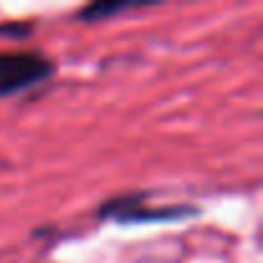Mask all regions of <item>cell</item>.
<instances>
[{
	"label": "cell",
	"mask_w": 263,
	"mask_h": 263,
	"mask_svg": "<svg viewBox=\"0 0 263 263\" xmlns=\"http://www.w3.org/2000/svg\"><path fill=\"white\" fill-rule=\"evenodd\" d=\"M132 8H137V6L135 3H90V6H85L78 13V18L85 21V24H90V21H106V18L119 16V13L132 11Z\"/></svg>",
	"instance_id": "3957f363"
},
{
	"label": "cell",
	"mask_w": 263,
	"mask_h": 263,
	"mask_svg": "<svg viewBox=\"0 0 263 263\" xmlns=\"http://www.w3.org/2000/svg\"><path fill=\"white\" fill-rule=\"evenodd\" d=\"M199 209L189 204H150L147 194H126L114 196L101 204L98 217L119 224H145V222H176L186 217H196Z\"/></svg>",
	"instance_id": "6da1fadb"
},
{
	"label": "cell",
	"mask_w": 263,
	"mask_h": 263,
	"mask_svg": "<svg viewBox=\"0 0 263 263\" xmlns=\"http://www.w3.org/2000/svg\"><path fill=\"white\" fill-rule=\"evenodd\" d=\"M54 75V62L39 52H0V98L24 93Z\"/></svg>",
	"instance_id": "7a4b0ae2"
}]
</instances>
